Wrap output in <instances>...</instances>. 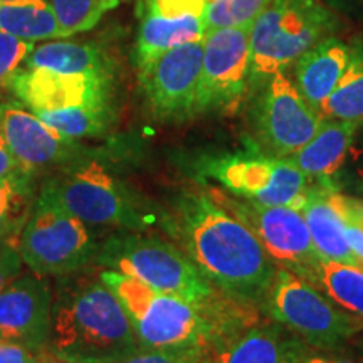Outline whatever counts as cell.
<instances>
[{
  "label": "cell",
  "instance_id": "obj_20",
  "mask_svg": "<svg viewBox=\"0 0 363 363\" xmlns=\"http://www.w3.org/2000/svg\"><path fill=\"white\" fill-rule=\"evenodd\" d=\"M316 185H311L305 207L301 214L305 217L313 246L320 256L326 259L343 262L363 269V262L352 251L345 235V227L342 216L335 208L328 199V190L331 189L328 180H316Z\"/></svg>",
  "mask_w": 363,
  "mask_h": 363
},
{
  "label": "cell",
  "instance_id": "obj_11",
  "mask_svg": "<svg viewBox=\"0 0 363 363\" xmlns=\"http://www.w3.org/2000/svg\"><path fill=\"white\" fill-rule=\"evenodd\" d=\"M219 199L251 227L272 262L315 284L321 256L313 246L301 211L284 206H262L251 201L240 202L224 195H219Z\"/></svg>",
  "mask_w": 363,
  "mask_h": 363
},
{
  "label": "cell",
  "instance_id": "obj_17",
  "mask_svg": "<svg viewBox=\"0 0 363 363\" xmlns=\"http://www.w3.org/2000/svg\"><path fill=\"white\" fill-rule=\"evenodd\" d=\"M11 86L34 113L110 103V74H65L27 67L13 76Z\"/></svg>",
  "mask_w": 363,
  "mask_h": 363
},
{
  "label": "cell",
  "instance_id": "obj_22",
  "mask_svg": "<svg viewBox=\"0 0 363 363\" xmlns=\"http://www.w3.org/2000/svg\"><path fill=\"white\" fill-rule=\"evenodd\" d=\"M26 67L65 74H110L106 56L96 45L72 40H56L38 45L27 57Z\"/></svg>",
  "mask_w": 363,
  "mask_h": 363
},
{
  "label": "cell",
  "instance_id": "obj_35",
  "mask_svg": "<svg viewBox=\"0 0 363 363\" xmlns=\"http://www.w3.org/2000/svg\"><path fill=\"white\" fill-rule=\"evenodd\" d=\"M328 199L337 211L348 212V214H352L355 217H362L363 219V201H360V199L345 197V195L338 194L337 190H333V189L328 190Z\"/></svg>",
  "mask_w": 363,
  "mask_h": 363
},
{
  "label": "cell",
  "instance_id": "obj_4",
  "mask_svg": "<svg viewBox=\"0 0 363 363\" xmlns=\"http://www.w3.org/2000/svg\"><path fill=\"white\" fill-rule=\"evenodd\" d=\"M337 27L335 12L318 0H271L252 22L249 88L288 69Z\"/></svg>",
  "mask_w": 363,
  "mask_h": 363
},
{
  "label": "cell",
  "instance_id": "obj_40",
  "mask_svg": "<svg viewBox=\"0 0 363 363\" xmlns=\"http://www.w3.org/2000/svg\"><path fill=\"white\" fill-rule=\"evenodd\" d=\"M358 180H360L362 185H363V167H360V169H358Z\"/></svg>",
  "mask_w": 363,
  "mask_h": 363
},
{
  "label": "cell",
  "instance_id": "obj_6",
  "mask_svg": "<svg viewBox=\"0 0 363 363\" xmlns=\"http://www.w3.org/2000/svg\"><path fill=\"white\" fill-rule=\"evenodd\" d=\"M110 271L142 281L157 291L175 294L195 305L212 301V284L180 249L158 238L121 235L111 238L96 254Z\"/></svg>",
  "mask_w": 363,
  "mask_h": 363
},
{
  "label": "cell",
  "instance_id": "obj_36",
  "mask_svg": "<svg viewBox=\"0 0 363 363\" xmlns=\"http://www.w3.org/2000/svg\"><path fill=\"white\" fill-rule=\"evenodd\" d=\"M19 170L22 169L19 167V163H17L16 157L12 155L11 148H9V145L6 142V136H4L2 128H0V179L16 174V172Z\"/></svg>",
  "mask_w": 363,
  "mask_h": 363
},
{
  "label": "cell",
  "instance_id": "obj_3",
  "mask_svg": "<svg viewBox=\"0 0 363 363\" xmlns=\"http://www.w3.org/2000/svg\"><path fill=\"white\" fill-rule=\"evenodd\" d=\"M99 278L125 306L142 350L195 353L211 333L212 315L207 303L195 305L116 271L104 269Z\"/></svg>",
  "mask_w": 363,
  "mask_h": 363
},
{
  "label": "cell",
  "instance_id": "obj_33",
  "mask_svg": "<svg viewBox=\"0 0 363 363\" xmlns=\"http://www.w3.org/2000/svg\"><path fill=\"white\" fill-rule=\"evenodd\" d=\"M121 363H195V353L180 350H140Z\"/></svg>",
  "mask_w": 363,
  "mask_h": 363
},
{
  "label": "cell",
  "instance_id": "obj_1",
  "mask_svg": "<svg viewBox=\"0 0 363 363\" xmlns=\"http://www.w3.org/2000/svg\"><path fill=\"white\" fill-rule=\"evenodd\" d=\"M177 234L190 261L208 283L242 301L267 299L276 267L257 235L217 194L192 190L182 195Z\"/></svg>",
  "mask_w": 363,
  "mask_h": 363
},
{
  "label": "cell",
  "instance_id": "obj_5",
  "mask_svg": "<svg viewBox=\"0 0 363 363\" xmlns=\"http://www.w3.org/2000/svg\"><path fill=\"white\" fill-rule=\"evenodd\" d=\"M17 251L35 274L67 276L89 264L98 247L88 225L44 184L17 234Z\"/></svg>",
  "mask_w": 363,
  "mask_h": 363
},
{
  "label": "cell",
  "instance_id": "obj_21",
  "mask_svg": "<svg viewBox=\"0 0 363 363\" xmlns=\"http://www.w3.org/2000/svg\"><path fill=\"white\" fill-rule=\"evenodd\" d=\"M203 38H206V27L201 16L165 19V17L148 12L140 26L138 43H136V65L143 67L177 45L194 43Z\"/></svg>",
  "mask_w": 363,
  "mask_h": 363
},
{
  "label": "cell",
  "instance_id": "obj_19",
  "mask_svg": "<svg viewBox=\"0 0 363 363\" xmlns=\"http://www.w3.org/2000/svg\"><path fill=\"white\" fill-rule=\"evenodd\" d=\"M360 121L325 118L310 142L288 158L311 180H330L342 169Z\"/></svg>",
  "mask_w": 363,
  "mask_h": 363
},
{
  "label": "cell",
  "instance_id": "obj_9",
  "mask_svg": "<svg viewBox=\"0 0 363 363\" xmlns=\"http://www.w3.org/2000/svg\"><path fill=\"white\" fill-rule=\"evenodd\" d=\"M45 184L59 202L86 225L133 229L143 224L121 182L96 162L72 163Z\"/></svg>",
  "mask_w": 363,
  "mask_h": 363
},
{
  "label": "cell",
  "instance_id": "obj_37",
  "mask_svg": "<svg viewBox=\"0 0 363 363\" xmlns=\"http://www.w3.org/2000/svg\"><path fill=\"white\" fill-rule=\"evenodd\" d=\"M325 6L345 13H363V0H325Z\"/></svg>",
  "mask_w": 363,
  "mask_h": 363
},
{
  "label": "cell",
  "instance_id": "obj_2",
  "mask_svg": "<svg viewBox=\"0 0 363 363\" xmlns=\"http://www.w3.org/2000/svg\"><path fill=\"white\" fill-rule=\"evenodd\" d=\"M45 347L78 363H121L142 350L125 306L101 278L59 283Z\"/></svg>",
  "mask_w": 363,
  "mask_h": 363
},
{
  "label": "cell",
  "instance_id": "obj_16",
  "mask_svg": "<svg viewBox=\"0 0 363 363\" xmlns=\"http://www.w3.org/2000/svg\"><path fill=\"white\" fill-rule=\"evenodd\" d=\"M0 128L19 167L29 174L65 165L79 157V148L71 138L17 104L0 106Z\"/></svg>",
  "mask_w": 363,
  "mask_h": 363
},
{
  "label": "cell",
  "instance_id": "obj_39",
  "mask_svg": "<svg viewBox=\"0 0 363 363\" xmlns=\"http://www.w3.org/2000/svg\"><path fill=\"white\" fill-rule=\"evenodd\" d=\"M40 363H78V362H71V360H65V358L52 357L51 360H45V362H40Z\"/></svg>",
  "mask_w": 363,
  "mask_h": 363
},
{
  "label": "cell",
  "instance_id": "obj_41",
  "mask_svg": "<svg viewBox=\"0 0 363 363\" xmlns=\"http://www.w3.org/2000/svg\"><path fill=\"white\" fill-rule=\"evenodd\" d=\"M4 2H16V0H0V4H4Z\"/></svg>",
  "mask_w": 363,
  "mask_h": 363
},
{
  "label": "cell",
  "instance_id": "obj_8",
  "mask_svg": "<svg viewBox=\"0 0 363 363\" xmlns=\"http://www.w3.org/2000/svg\"><path fill=\"white\" fill-rule=\"evenodd\" d=\"M267 305L278 323L320 348L338 347L362 325L331 305L310 281L286 269H276Z\"/></svg>",
  "mask_w": 363,
  "mask_h": 363
},
{
  "label": "cell",
  "instance_id": "obj_23",
  "mask_svg": "<svg viewBox=\"0 0 363 363\" xmlns=\"http://www.w3.org/2000/svg\"><path fill=\"white\" fill-rule=\"evenodd\" d=\"M0 30L29 43L65 38L49 0L0 4Z\"/></svg>",
  "mask_w": 363,
  "mask_h": 363
},
{
  "label": "cell",
  "instance_id": "obj_18",
  "mask_svg": "<svg viewBox=\"0 0 363 363\" xmlns=\"http://www.w3.org/2000/svg\"><path fill=\"white\" fill-rule=\"evenodd\" d=\"M350 61V45L326 38L296 61V88L306 103L323 118V108Z\"/></svg>",
  "mask_w": 363,
  "mask_h": 363
},
{
  "label": "cell",
  "instance_id": "obj_38",
  "mask_svg": "<svg viewBox=\"0 0 363 363\" xmlns=\"http://www.w3.org/2000/svg\"><path fill=\"white\" fill-rule=\"evenodd\" d=\"M305 363H352V362L335 360V358H325V357H313V358H308Z\"/></svg>",
  "mask_w": 363,
  "mask_h": 363
},
{
  "label": "cell",
  "instance_id": "obj_30",
  "mask_svg": "<svg viewBox=\"0 0 363 363\" xmlns=\"http://www.w3.org/2000/svg\"><path fill=\"white\" fill-rule=\"evenodd\" d=\"M34 44L16 35L0 30V86L11 84L13 76L19 72L22 62L33 52Z\"/></svg>",
  "mask_w": 363,
  "mask_h": 363
},
{
  "label": "cell",
  "instance_id": "obj_15",
  "mask_svg": "<svg viewBox=\"0 0 363 363\" xmlns=\"http://www.w3.org/2000/svg\"><path fill=\"white\" fill-rule=\"evenodd\" d=\"M52 291L39 274H19L0 291V342L43 352L51 325Z\"/></svg>",
  "mask_w": 363,
  "mask_h": 363
},
{
  "label": "cell",
  "instance_id": "obj_27",
  "mask_svg": "<svg viewBox=\"0 0 363 363\" xmlns=\"http://www.w3.org/2000/svg\"><path fill=\"white\" fill-rule=\"evenodd\" d=\"M45 125L59 131L67 138H86L104 131L110 115V103L86 104V106L67 108L59 111H38L35 113Z\"/></svg>",
  "mask_w": 363,
  "mask_h": 363
},
{
  "label": "cell",
  "instance_id": "obj_12",
  "mask_svg": "<svg viewBox=\"0 0 363 363\" xmlns=\"http://www.w3.org/2000/svg\"><path fill=\"white\" fill-rule=\"evenodd\" d=\"M202 61L203 39L177 45L138 67L140 83L153 115L174 121L197 115Z\"/></svg>",
  "mask_w": 363,
  "mask_h": 363
},
{
  "label": "cell",
  "instance_id": "obj_32",
  "mask_svg": "<svg viewBox=\"0 0 363 363\" xmlns=\"http://www.w3.org/2000/svg\"><path fill=\"white\" fill-rule=\"evenodd\" d=\"M22 259L11 238H0V291L21 274Z\"/></svg>",
  "mask_w": 363,
  "mask_h": 363
},
{
  "label": "cell",
  "instance_id": "obj_7",
  "mask_svg": "<svg viewBox=\"0 0 363 363\" xmlns=\"http://www.w3.org/2000/svg\"><path fill=\"white\" fill-rule=\"evenodd\" d=\"M203 169L229 192L262 206H284L301 211L311 187L310 177L288 157L244 152L211 158Z\"/></svg>",
  "mask_w": 363,
  "mask_h": 363
},
{
  "label": "cell",
  "instance_id": "obj_14",
  "mask_svg": "<svg viewBox=\"0 0 363 363\" xmlns=\"http://www.w3.org/2000/svg\"><path fill=\"white\" fill-rule=\"evenodd\" d=\"M212 315V330L195 352V363H291L293 352L279 328L259 325L240 308Z\"/></svg>",
  "mask_w": 363,
  "mask_h": 363
},
{
  "label": "cell",
  "instance_id": "obj_26",
  "mask_svg": "<svg viewBox=\"0 0 363 363\" xmlns=\"http://www.w3.org/2000/svg\"><path fill=\"white\" fill-rule=\"evenodd\" d=\"M33 174L19 170L0 179V238L19 234L30 212Z\"/></svg>",
  "mask_w": 363,
  "mask_h": 363
},
{
  "label": "cell",
  "instance_id": "obj_13",
  "mask_svg": "<svg viewBox=\"0 0 363 363\" xmlns=\"http://www.w3.org/2000/svg\"><path fill=\"white\" fill-rule=\"evenodd\" d=\"M256 104V130L274 157H289L310 142L321 118L301 96L296 83L284 71L261 86Z\"/></svg>",
  "mask_w": 363,
  "mask_h": 363
},
{
  "label": "cell",
  "instance_id": "obj_29",
  "mask_svg": "<svg viewBox=\"0 0 363 363\" xmlns=\"http://www.w3.org/2000/svg\"><path fill=\"white\" fill-rule=\"evenodd\" d=\"M65 38L84 33L96 26L110 7V0H49Z\"/></svg>",
  "mask_w": 363,
  "mask_h": 363
},
{
  "label": "cell",
  "instance_id": "obj_34",
  "mask_svg": "<svg viewBox=\"0 0 363 363\" xmlns=\"http://www.w3.org/2000/svg\"><path fill=\"white\" fill-rule=\"evenodd\" d=\"M35 353L22 345L0 342V363H39Z\"/></svg>",
  "mask_w": 363,
  "mask_h": 363
},
{
  "label": "cell",
  "instance_id": "obj_31",
  "mask_svg": "<svg viewBox=\"0 0 363 363\" xmlns=\"http://www.w3.org/2000/svg\"><path fill=\"white\" fill-rule=\"evenodd\" d=\"M208 0H150L148 12L165 19H179L185 16H201Z\"/></svg>",
  "mask_w": 363,
  "mask_h": 363
},
{
  "label": "cell",
  "instance_id": "obj_10",
  "mask_svg": "<svg viewBox=\"0 0 363 363\" xmlns=\"http://www.w3.org/2000/svg\"><path fill=\"white\" fill-rule=\"evenodd\" d=\"M251 24L207 30L197 115L233 113L249 89Z\"/></svg>",
  "mask_w": 363,
  "mask_h": 363
},
{
  "label": "cell",
  "instance_id": "obj_28",
  "mask_svg": "<svg viewBox=\"0 0 363 363\" xmlns=\"http://www.w3.org/2000/svg\"><path fill=\"white\" fill-rule=\"evenodd\" d=\"M271 0H211L202 13L207 30L251 24Z\"/></svg>",
  "mask_w": 363,
  "mask_h": 363
},
{
  "label": "cell",
  "instance_id": "obj_24",
  "mask_svg": "<svg viewBox=\"0 0 363 363\" xmlns=\"http://www.w3.org/2000/svg\"><path fill=\"white\" fill-rule=\"evenodd\" d=\"M325 118L363 121V43L350 45V61L325 104Z\"/></svg>",
  "mask_w": 363,
  "mask_h": 363
},
{
  "label": "cell",
  "instance_id": "obj_25",
  "mask_svg": "<svg viewBox=\"0 0 363 363\" xmlns=\"http://www.w3.org/2000/svg\"><path fill=\"white\" fill-rule=\"evenodd\" d=\"M315 284H321L326 294L343 310L363 318V269L326 259L318 261Z\"/></svg>",
  "mask_w": 363,
  "mask_h": 363
}]
</instances>
